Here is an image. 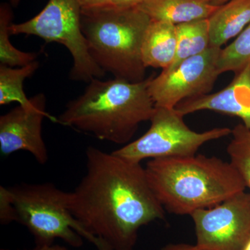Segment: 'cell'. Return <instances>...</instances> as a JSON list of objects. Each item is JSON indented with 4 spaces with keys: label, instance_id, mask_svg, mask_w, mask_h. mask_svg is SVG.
Listing matches in <instances>:
<instances>
[{
    "label": "cell",
    "instance_id": "obj_1",
    "mask_svg": "<svg viewBox=\"0 0 250 250\" xmlns=\"http://www.w3.org/2000/svg\"><path fill=\"white\" fill-rule=\"evenodd\" d=\"M86 172L68 192L70 210L85 229L112 250H133L139 230L166 218L141 163L93 146L85 150Z\"/></svg>",
    "mask_w": 250,
    "mask_h": 250
},
{
    "label": "cell",
    "instance_id": "obj_2",
    "mask_svg": "<svg viewBox=\"0 0 250 250\" xmlns=\"http://www.w3.org/2000/svg\"><path fill=\"white\" fill-rule=\"evenodd\" d=\"M148 182L166 211L192 214L245 191L246 186L229 161L202 154L150 159Z\"/></svg>",
    "mask_w": 250,
    "mask_h": 250
},
{
    "label": "cell",
    "instance_id": "obj_3",
    "mask_svg": "<svg viewBox=\"0 0 250 250\" xmlns=\"http://www.w3.org/2000/svg\"><path fill=\"white\" fill-rule=\"evenodd\" d=\"M150 79L137 83L94 79L82 95L67 104L57 123L124 146L155 110L148 91Z\"/></svg>",
    "mask_w": 250,
    "mask_h": 250
},
{
    "label": "cell",
    "instance_id": "obj_4",
    "mask_svg": "<svg viewBox=\"0 0 250 250\" xmlns=\"http://www.w3.org/2000/svg\"><path fill=\"white\" fill-rule=\"evenodd\" d=\"M151 18L138 7L82 9L81 26L92 58L104 72L132 82L146 80L141 57Z\"/></svg>",
    "mask_w": 250,
    "mask_h": 250
},
{
    "label": "cell",
    "instance_id": "obj_5",
    "mask_svg": "<svg viewBox=\"0 0 250 250\" xmlns=\"http://www.w3.org/2000/svg\"><path fill=\"white\" fill-rule=\"evenodd\" d=\"M17 223L29 230L36 246H48L57 239L72 248H81L87 240L98 250H112L88 232L68 206V192L54 184H23L10 187Z\"/></svg>",
    "mask_w": 250,
    "mask_h": 250
},
{
    "label": "cell",
    "instance_id": "obj_6",
    "mask_svg": "<svg viewBox=\"0 0 250 250\" xmlns=\"http://www.w3.org/2000/svg\"><path fill=\"white\" fill-rule=\"evenodd\" d=\"M78 0H49L43 9L29 21L10 27L11 35L35 36L46 43L56 42L65 46L71 54L73 65L69 78L89 83L106 75L92 58L81 26Z\"/></svg>",
    "mask_w": 250,
    "mask_h": 250
},
{
    "label": "cell",
    "instance_id": "obj_7",
    "mask_svg": "<svg viewBox=\"0 0 250 250\" xmlns=\"http://www.w3.org/2000/svg\"><path fill=\"white\" fill-rule=\"evenodd\" d=\"M175 108L155 107L150 127L139 139L113 151L127 160L141 163L146 159L185 157L197 154L205 143L231 135L228 127L197 132L186 125Z\"/></svg>",
    "mask_w": 250,
    "mask_h": 250
},
{
    "label": "cell",
    "instance_id": "obj_8",
    "mask_svg": "<svg viewBox=\"0 0 250 250\" xmlns=\"http://www.w3.org/2000/svg\"><path fill=\"white\" fill-rule=\"evenodd\" d=\"M221 49L210 46L173 70L151 75L148 91L155 106L174 108L184 100L209 93L220 75L218 61Z\"/></svg>",
    "mask_w": 250,
    "mask_h": 250
},
{
    "label": "cell",
    "instance_id": "obj_9",
    "mask_svg": "<svg viewBox=\"0 0 250 250\" xmlns=\"http://www.w3.org/2000/svg\"><path fill=\"white\" fill-rule=\"evenodd\" d=\"M196 245L204 250H243L250 238V192L237 193L190 215Z\"/></svg>",
    "mask_w": 250,
    "mask_h": 250
},
{
    "label": "cell",
    "instance_id": "obj_10",
    "mask_svg": "<svg viewBox=\"0 0 250 250\" xmlns=\"http://www.w3.org/2000/svg\"><path fill=\"white\" fill-rule=\"evenodd\" d=\"M30 100L29 105H19L0 116V152L8 156L25 151L44 165L49 155L42 137V123L46 118L52 122L57 120L46 111L45 94H36Z\"/></svg>",
    "mask_w": 250,
    "mask_h": 250
},
{
    "label": "cell",
    "instance_id": "obj_11",
    "mask_svg": "<svg viewBox=\"0 0 250 250\" xmlns=\"http://www.w3.org/2000/svg\"><path fill=\"white\" fill-rule=\"evenodd\" d=\"M174 108L183 116L208 110L238 117L250 129V63L223 90L187 99Z\"/></svg>",
    "mask_w": 250,
    "mask_h": 250
},
{
    "label": "cell",
    "instance_id": "obj_12",
    "mask_svg": "<svg viewBox=\"0 0 250 250\" xmlns=\"http://www.w3.org/2000/svg\"><path fill=\"white\" fill-rule=\"evenodd\" d=\"M219 6L209 0H144L137 6L152 21L177 24L200 19H208Z\"/></svg>",
    "mask_w": 250,
    "mask_h": 250
},
{
    "label": "cell",
    "instance_id": "obj_13",
    "mask_svg": "<svg viewBox=\"0 0 250 250\" xmlns=\"http://www.w3.org/2000/svg\"><path fill=\"white\" fill-rule=\"evenodd\" d=\"M176 51L175 24L166 21H151L145 33L141 47L145 67L165 70L174 62Z\"/></svg>",
    "mask_w": 250,
    "mask_h": 250
},
{
    "label": "cell",
    "instance_id": "obj_14",
    "mask_svg": "<svg viewBox=\"0 0 250 250\" xmlns=\"http://www.w3.org/2000/svg\"><path fill=\"white\" fill-rule=\"evenodd\" d=\"M250 23V0H229L208 18L210 45L220 47Z\"/></svg>",
    "mask_w": 250,
    "mask_h": 250
},
{
    "label": "cell",
    "instance_id": "obj_15",
    "mask_svg": "<svg viewBox=\"0 0 250 250\" xmlns=\"http://www.w3.org/2000/svg\"><path fill=\"white\" fill-rule=\"evenodd\" d=\"M177 51L175 58L166 71L173 70L186 59L205 52L210 45L208 19H200L176 25Z\"/></svg>",
    "mask_w": 250,
    "mask_h": 250
},
{
    "label": "cell",
    "instance_id": "obj_16",
    "mask_svg": "<svg viewBox=\"0 0 250 250\" xmlns=\"http://www.w3.org/2000/svg\"><path fill=\"white\" fill-rule=\"evenodd\" d=\"M40 66L38 61L21 67H11L0 65V104L12 103L27 106L31 103L24 89L23 83L35 73Z\"/></svg>",
    "mask_w": 250,
    "mask_h": 250
},
{
    "label": "cell",
    "instance_id": "obj_17",
    "mask_svg": "<svg viewBox=\"0 0 250 250\" xmlns=\"http://www.w3.org/2000/svg\"><path fill=\"white\" fill-rule=\"evenodd\" d=\"M12 7L9 3L0 4V65L21 67L35 62L38 54L22 52L10 41V27L14 18Z\"/></svg>",
    "mask_w": 250,
    "mask_h": 250
},
{
    "label": "cell",
    "instance_id": "obj_18",
    "mask_svg": "<svg viewBox=\"0 0 250 250\" xmlns=\"http://www.w3.org/2000/svg\"><path fill=\"white\" fill-rule=\"evenodd\" d=\"M231 135L227 147L229 162L250 190V129L241 123L231 129Z\"/></svg>",
    "mask_w": 250,
    "mask_h": 250
},
{
    "label": "cell",
    "instance_id": "obj_19",
    "mask_svg": "<svg viewBox=\"0 0 250 250\" xmlns=\"http://www.w3.org/2000/svg\"><path fill=\"white\" fill-rule=\"evenodd\" d=\"M250 63V23L231 44L222 49L218 61V71L236 74Z\"/></svg>",
    "mask_w": 250,
    "mask_h": 250
},
{
    "label": "cell",
    "instance_id": "obj_20",
    "mask_svg": "<svg viewBox=\"0 0 250 250\" xmlns=\"http://www.w3.org/2000/svg\"><path fill=\"white\" fill-rule=\"evenodd\" d=\"M18 215L10 187H0V222L8 225L17 222Z\"/></svg>",
    "mask_w": 250,
    "mask_h": 250
},
{
    "label": "cell",
    "instance_id": "obj_21",
    "mask_svg": "<svg viewBox=\"0 0 250 250\" xmlns=\"http://www.w3.org/2000/svg\"><path fill=\"white\" fill-rule=\"evenodd\" d=\"M144 0H106L103 6L116 8V9H129L137 7Z\"/></svg>",
    "mask_w": 250,
    "mask_h": 250
},
{
    "label": "cell",
    "instance_id": "obj_22",
    "mask_svg": "<svg viewBox=\"0 0 250 250\" xmlns=\"http://www.w3.org/2000/svg\"><path fill=\"white\" fill-rule=\"evenodd\" d=\"M161 250H204L195 245L187 243H170L166 245Z\"/></svg>",
    "mask_w": 250,
    "mask_h": 250
},
{
    "label": "cell",
    "instance_id": "obj_23",
    "mask_svg": "<svg viewBox=\"0 0 250 250\" xmlns=\"http://www.w3.org/2000/svg\"><path fill=\"white\" fill-rule=\"evenodd\" d=\"M82 9L100 7L105 4L106 0H78Z\"/></svg>",
    "mask_w": 250,
    "mask_h": 250
},
{
    "label": "cell",
    "instance_id": "obj_24",
    "mask_svg": "<svg viewBox=\"0 0 250 250\" xmlns=\"http://www.w3.org/2000/svg\"><path fill=\"white\" fill-rule=\"evenodd\" d=\"M68 250L66 248L63 246H59V245H52L48 246H36L35 248L30 250Z\"/></svg>",
    "mask_w": 250,
    "mask_h": 250
},
{
    "label": "cell",
    "instance_id": "obj_25",
    "mask_svg": "<svg viewBox=\"0 0 250 250\" xmlns=\"http://www.w3.org/2000/svg\"><path fill=\"white\" fill-rule=\"evenodd\" d=\"M210 4L214 5V6H220L228 1L229 0H209Z\"/></svg>",
    "mask_w": 250,
    "mask_h": 250
},
{
    "label": "cell",
    "instance_id": "obj_26",
    "mask_svg": "<svg viewBox=\"0 0 250 250\" xmlns=\"http://www.w3.org/2000/svg\"><path fill=\"white\" fill-rule=\"evenodd\" d=\"M9 1L10 4L13 6V7H17L20 3H21V0H7Z\"/></svg>",
    "mask_w": 250,
    "mask_h": 250
},
{
    "label": "cell",
    "instance_id": "obj_27",
    "mask_svg": "<svg viewBox=\"0 0 250 250\" xmlns=\"http://www.w3.org/2000/svg\"><path fill=\"white\" fill-rule=\"evenodd\" d=\"M243 250H250V238L248 243H247V244L246 245V246H245Z\"/></svg>",
    "mask_w": 250,
    "mask_h": 250
}]
</instances>
